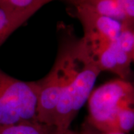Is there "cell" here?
Listing matches in <instances>:
<instances>
[{
  "label": "cell",
  "instance_id": "7",
  "mask_svg": "<svg viewBox=\"0 0 134 134\" xmlns=\"http://www.w3.org/2000/svg\"><path fill=\"white\" fill-rule=\"evenodd\" d=\"M54 129L34 121L1 128L0 134H52Z\"/></svg>",
  "mask_w": 134,
  "mask_h": 134
},
{
  "label": "cell",
  "instance_id": "6",
  "mask_svg": "<svg viewBox=\"0 0 134 134\" xmlns=\"http://www.w3.org/2000/svg\"><path fill=\"white\" fill-rule=\"evenodd\" d=\"M46 5L38 4L23 11H10L0 8V46L9 36Z\"/></svg>",
  "mask_w": 134,
  "mask_h": 134
},
{
  "label": "cell",
  "instance_id": "12",
  "mask_svg": "<svg viewBox=\"0 0 134 134\" xmlns=\"http://www.w3.org/2000/svg\"><path fill=\"white\" fill-rule=\"evenodd\" d=\"M133 61H134V29H133Z\"/></svg>",
  "mask_w": 134,
  "mask_h": 134
},
{
  "label": "cell",
  "instance_id": "5",
  "mask_svg": "<svg viewBox=\"0 0 134 134\" xmlns=\"http://www.w3.org/2000/svg\"><path fill=\"white\" fill-rule=\"evenodd\" d=\"M74 14L83 29L82 37L92 54L106 44L115 41L124 23L119 20L98 14L80 5H74Z\"/></svg>",
  "mask_w": 134,
  "mask_h": 134
},
{
  "label": "cell",
  "instance_id": "9",
  "mask_svg": "<svg viewBox=\"0 0 134 134\" xmlns=\"http://www.w3.org/2000/svg\"><path fill=\"white\" fill-rule=\"evenodd\" d=\"M127 19L134 23V0H119Z\"/></svg>",
  "mask_w": 134,
  "mask_h": 134
},
{
  "label": "cell",
  "instance_id": "3",
  "mask_svg": "<svg viewBox=\"0 0 134 134\" xmlns=\"http://www.w3.org/2000/svg\"><path fill=\"white\" fill-rule=\"evenodd\" d=\"M57 30L59 42L55 61L47 75L38 81L40 93L37 120L51 127L57 106L69 78L77 37L72 25L63 22L58 25Z\"/></svg>",
  "mask_w": 134,
  "mask_h": 134
},
{
  "label": "cell",
  "instance_id": "8",
  "mask_svg": "<svg viewBox=\"0 0 134 134\" xmlns=\"http://www.w3.org/2000/svg\"><path fill=\"white\" fill-rule=\"evenodd\" d=\"M54 0H0V8L10 11H23L38 4L46 5Z\"/></svg>",
  "mask_w": 134,
  "mask_h": 134
},
{
  "label": "cell",
  "instance_id": "10",
  "mask_svg": "<svg viewBox=\"0 0 134 134\" xmlns=\"http://www.w3.org/2000/svg\"><path fill=\"white\" fill-rule=\"evenodd\" d=\"M81 134H127L124 133H119V132H115V133H101L100 131L94 129L93 127H92L91 126L86 125V126L83 128L81 132L80 133Z\"/></svg>",
  "mask_w": 134,
  "mask_h": 134
},
{
  "label": "cell",
  "instance_id": "11",
  "mask_svg": "<svg viewBox=\"0 0 134 134\" xmlns=\"http://www.w3.org/2000/svg\"><path fill=\"white\" fill-rule=\"evenodd\" d=\"M52 134H81L80 133H77L70 129L66 130H58L54 129Z\"/></svg>",
  "mask_w": 134,
  "mask_h": 134
},
{
  "label": "cell",
  "instance_id": "4",
  "mask_svg": "<svg viewBox=\"0 0 134 134\" xmlns=\"http://www.w3.org/2000/svg\"><path fill=\"white\" fill-rule=\"evenodd\" d=\"M40 84L10 76L0 69V129L37 121Z\"/></svg>",
  "mask_w": 134,
  "mask_h": 134
},
{
  "label": "cell",
  "instance_id": "13",
  "mask_svg": "<svg viewBox=\"0 0 134 134\" xmlns=\"http://www.w3.org/2000/svg\"><path fill=\"white\" fill-rule=\"evenodd\" d=\"M133 86H134V82H133Z\"/></svg>",
  "mask_w": 134,
  "mask_h": 134
},
{
  "label": "cell",
  "instance_id": "2",
  "mask_svg": "<svg viewBox=\"0 0 134 134\" xmlns=\"http://www.w3.org/2000/svg\"><path fill=\"white\" fill-rule=\"evenodd\" d=\"M100 72L84 40L76 37L70 75L55 110L52 127L58 130L70 129L78 112L87 102Z\"/></svg>",
  "mask_w": 134,
  "mask_h": 134
},
{
  "label": "cell",
  "instance_id": "1",
  "mask_svg": "<svg viewBox=\"0 0 134 134\" xmlns=\"http://www.w3.org/2000/svg\"><path fill=\"white\" fill-rule=\"evenodd\" d=\"M87 124L101 133H129L134 130V86L112 80L93 90L87 100Z\"/></svg>",
  "mask_w": 134,
  "mask_h": 134
}]
</instances>
